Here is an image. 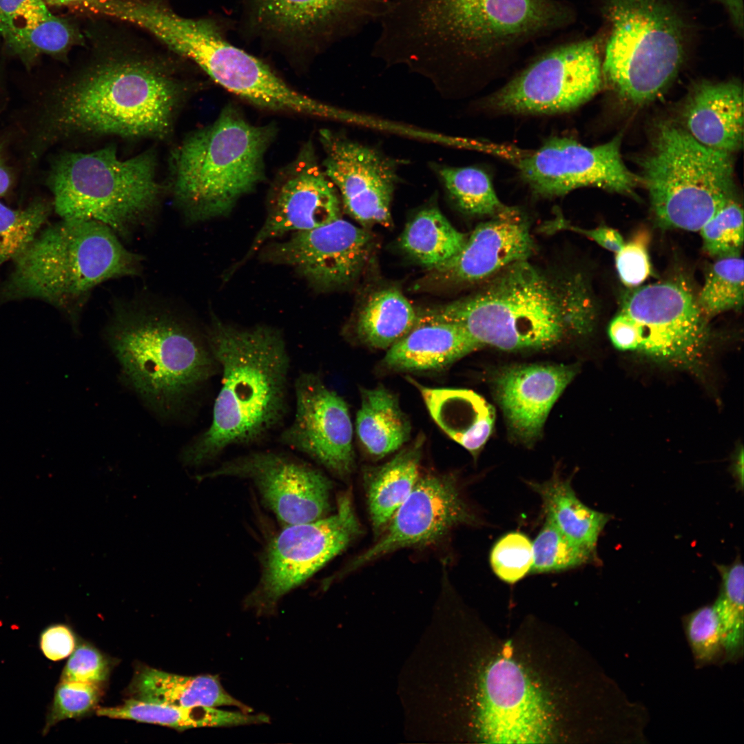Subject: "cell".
Listing matches in <instances>:
<instances>
[{"mask_svg":"<svg viewBox=\"0 0 744 744\" xmlns=\"http://www.w3.org/2000/svg\"><path fill=\"white\" fill-rule=\"evenodd\" d=\"M421 393L433 420L476 457L493 429L495 411L483 397L465 389L431 388L407 378Z\"/></svg>","mask_w":744,"mask_h":744,"instance_id":"28","label":"cell"},{"mask_svg":"<svg viewBox=\"0 0 744 744\" xmlns=\"http://www.w3.org/2000/svg\"><path fill=\"white\" fill-rule=\"evenodd\" d=\"M187 87L158 61L116 56L92 65L41 97L28 140L34 167L52 144L76 134L163 138Z\"/></svg>","mask_w":744,"mask_h":744,"instance_id":"3","label":"cell"},{"mask_svg":"<svg viewBox=\"0 0 744 744\" xmlns=\"http://www.w3.org/2000/svg\"><path fill=\"white\" fill-rule=\"evenodd\" d=\"M52 208V203L40 197L22 209H12L0 202V266L14 260L30 245Z\"/></svg>","mask_w":744,"mask_h":744,"instance_id":"39","label":"cell"},{"mask_svg":"<svg viewBox=\"0 0 744 744\" xmlns=\"http://www.w3.org/2000/svg\"><path fill=\"white\" fill-rule=\"evenodd\" d=\"M360 393L356 433L365 450L381 458L398 450L409 440L411 424L397 397L384 386L362 389Z\"/></svg>","mask_w":744,"mask_h":744,"instance_id":"33","label":"cell"},{"mask_svg":"<svg viewBox=\"0 0 744 744\" xmlns=\"http://www.w3.org/2000/svg\"><path fill=\"white\" fill-rule=\"evenodd\" d=\"M480 347L458 325L419 318L417 324L387 349L383 363L401 371L442 370Z\"/></svg>","mask_w":744,"mask_h":744,"instance_id":"27","label":"cell"},{"mask_svg":"<svg viewBox=\"0 0 744 744\" xmlns=\"http://www.w3.org/2000/svg\"><path fill=\"white\" fill-rule=\"evenodd\" d=\"M50 12L43 0H0V35L7 42L19 28Z\"/></svg>","mask_w":744,"mask_h":744,"instance_id":"48","label":"cell"},{"mask_svg":"<svg viewBox=\"0 0 744 744\" xmlns=\"http://www.w3.org/2000/svg\"><path fill=\"white\" fill-rule=\"evenodd\" d=\"M423 436H418L386 464L365 475L369 514L376 534L382 533L419 478Z\"/></svg>","mask_w":744,"mask_h":744,"instance_id":"30","label":"cell"},{"mask_svg":"<svg viewBox=\"0 0 744 744\" xmlns=\"http://www.w3.org/2000/svg\"><path fill=\"white\" fill-rule=\"evenodd\" d=\"M707 320L683 281H665L627 291L608 334L621 351L695 371L708 344Z\"/></svg>","mask_w":744,"mask_h":744,"instance_id":"13","label":"cell"},{"mask_svg":"<svg viewBox=\"0 0 744 744\" xmlns=\"http://www.w3.org/2000/svg\"><path fill=\"white\" fill-rule=\"evenodd\" d=\"M433 167L448 194L464 212L495 217L514 210L500 201L489 176L481 169L435 164Z\"/></svg>","mask_w":744,"mask_h":744,"instance_id":"36","label":"cell"},{"mask_svg":"<svg viewBox=\"0 0 744 744\" xmlns=\"http://www.w3.org/2000/svg\"><path fill=\"white\" fill-rule=\"evenodd\" d=\"M12 183V172L6 163L2 147L0 145V196H4L9 191Z\"/></svg>","mask_w":744,"mask_h":744,"instance_id":"52","label":"cell"},{"mask_svg":"<svg viewBox=\"0 0 744 744\" xmlns=\"http://www.w3.org/2000/svg\"><path fill=\"white\" fill-rule=\"evenodd\" d=\"M388 0H247L246 24L260 39L318 52L379 21Z\"/></svg>","mask_w":744,"mask_h":744,"instance_id":"16","label":"cell"},{"mask_svg":"<svg viewBox=\"0 0 744 744\" xmlns=\"http://www.w3.org/2000/svg\"><path fill=\"white\" fill-rule=\"evenodd\" d=\"M722 578L721 593L713 605L720 623L723 648L734 659L743 643L744 568L739 559L731 565L717 566Z\"/></svg>","mask_w":744,"mask_h":744,"instance_id":"38","label":"cell"},{"mask_svg":"<svg viewBox=\"0 0 744 744\" xmlns=\"http://www.w3.org/2000/svg\"><path fill=\"white\" fill-rule=\"evenodd\" d=\"M322 167L346 211L362 225L391 223V203L398 181L397 161L374 147L329 129L319 132Z\"/></svg>","mask_w":744,"mask_h":744,"instance_id":"19","label":"cell"},{"mask_svg":"<svg viewBox=\"0 0 744 744\" xmlns=\"http://www.w3.org/2000/svg\"><path fill=\"white\" fill-rule=\"evenodd\" d=\"M339 196L319 163L313 143H304L296 158L276 176L267 216L241 262L271 240L340 218Z\"/></svg>","mask_w":744,"mask_h":744,"instance_id":"21","label":"cell"},{"mask_svg":"<svg viewBox=\"0 0 744 744\" xmlns=\"http://www.w3.org/2000/svg\"><path fill=\"white\" fill-rule=\"evenodd\" d=\"M372 237L341 218L322 227L294 232L282 242L267 244L261 259L293 268L316 289L344 286L369 258Z\"/></svg>","mask_w":744,"mask_h":744,"instance_id":"23","label":"cell"},{"mask_svg":"<svg viewBox=\"0 0 744 744\" xmlns=\"http://www.w3.org/2000/svg\"><path fill=\"white\" fill-rule=\"evenodd\" d=\"M99 716L112 719H130L142 723L158 724L184 730L204 727H229L268 723L265 714L249 715L245 712L220 710L215 707H180L129 699L113 707H101Z\"/></svg>","mask_w":744,"mask_h":744,"instance_id":"32","label":"cell"},{"mask_svg":"<svg viewBox=\"0 0 744 744\" xmlns=\"http://www.w3.org/2000/svg\"><path fill=\"white\" fill-rule=\"evenodd\" d=\"M576 374L572 366L524 364L506 367L493 380L496 399L519 440L537 438L553 404Z\"/></svg>","mask_w":744,"mask_h":744,"instance_id":"25","label":"cell"},{"mask_svg":"<svg viewBox=\"0 0 744 744\" xmlns=\"http://www.w3.org/2000/svg\"><path fill=\"white\" fill-rule=\"evenodd\" d=\"M682 127L695 141L715 151L732 154L743 140V93L734 81H703L684 103Z\"/></svg>","mask_w":744,"mask_h":744,"instance_id":"26","label":"cell"},{"mask_svg":"<svg viewBox=\"0 0 744 744\" xmlns=\"http://www.w3.org/2000/svg\"><path fill=\"white\" fill-rule=\"evenodd\" d=\"M621 138L619 134L604 144L587 147L572 138H553L519 157L516 165L529 187L544 196L584 187L632 194L641 180L623 161Z\"/></svg>","mask_w":744,"mask_h":744,"instance_id":"17","label":"cell"},{"mask_svg":"<svg viewBox=\"0 0 744 744\" xmlns=\"http://www.w3.org/2000/svg\"><path fill=\"white\" fill-rule=\"evenodd\" d=\"M99 695V685L61 681L55 692L48 727L85 714L97 703Z\"/></svg>","mask_w":744,"mask_h":744,"instance_id":"45","label":"cell"},{"mask_svg":"<svg viewBox=\"0 0 744 744\" xmlns=\"http://www.w3.org/2000/svg\"><path fill=\"white\" fill-rule=\"evenodd\" d=\"M476 521L452 475H424L417 479L380 539L353 558L339 575H347L397 549L434 542L456 526Z\"/></svg>","mask_w":744,"mask_h":744,"instance_id":"20","label":"cell"},{"mask_svg":"<svg viewBox=\"0 0 744 744\" xmlns=\"http://www.w3.org/2000/svg\"><path fill=\"white\" fill-rule=\"evenodd\" d=\"M727 8L734 24L739 30L743 28V0H718Z\"/></svg>","mask_w":744,"mask_h":744,"instance_id":"51","label":"cell"},{"mask_svg":"<svg viewBox=\"0 0 744 744\" xmlns=\"http://www.w3.org/2000/svg\"><path fill=\"white\" fill-rule=\"evenodd\" d=\"M533 563L530 573L561 572L593 561L596 553L570 541L547 518L533 542Z\"/></svg>","mask_w":744,"mask_h":744,"instance_id":"41","label":"cell"},{"mask_svg":"<svg viewBox=\"0 0 744 744\" xmlns=\"http://www.w3.org/2000/svg\"><path fill=\"white\" fill-rule=\"evenodd\" d=\"M108 663L93 647L82 644L71 654L61 675V681L100 685L108 674Z\"/></svg>","mask_w":744,"mask_h":744,"instance_id":"46","label":"cell"},{"mask_svg":"<svg viewBox=\"0 0 744 744\" xmlns=\"http://www.w3.org/2000/svg\"><path fill=\"white\" fill-rule=\"evenodd\" d=\"M156 171L152 152L121 159L107 146L57 155L47 184L61 219L99 222L127 238L148 225L158 209L163 188Z\"/></svg>","mask_w":744,"mask_h":744,"instance_id":"9","label":"cell"},{"mask_svg":"<svg viewBox=\"0 0 744 744\" xmlns=\"http://www.w3.org/2000/svg\"><path fill=\"white\" fill-rule=\"evenodd\" d=\"M418 318L399 290L384 289L373 293L360 311L356 333L365 344L388 349L417 324Z\"/></svg>","mask_w":744,"mask_h":744,"instance_id":"34","label":"cell"},{"mask_svg":"<svg viewBox=\"0 0 744 744\" xmlns=\"http://www.w3.org/2000/svg\"><path fill=\"white\" fill-rule=\"evenodd\" d=\"M467 236L455 228L434 207L420 211L407 224L400 240L402 250L430 270L454 256L464 245Z\"/></svg>","mask_w":744,"mask_h":744,"instance_id":"35","label":"cell"},{"mask_svg":"<svg viewBox=\"0 0 744 744\" xmlns=\"http://www.w3.org/2000/svg\"><path fill=\"white\" fill-rule=\"evenodd\" d=\"M154 34L221 87L258 107L304 116H336L335 110L296 91L262 61L229 43L209 19H187L167 12L158 20Z\"/></svg>","mask_w":744,"mask_h":744,"instance_id":"12","label":"cell"},{"mask_svg":"<svg viewBox=\"0 0 744 744\" xmlns=\"http://www.w3.org/2000/svg\"><path fill=\"white\" fill-rule=\"evenodd\" d=\"M735 465L736 474H737L738 479L741 481V484H743V449H741L740 453H738Z\"/></svg>","mask_w":744,"mask_h":744,"instance_id":"54","label":"cell"},{"mask_svg":"<svg viewBox=\"0 0 744 744\" xmlns=\"http://www.w3.org/2000/svg\"><path fill=\"white\" fill-rule=\"evenodd\" d=\"M534 249L528 223L514 209L479 224L455 256L432 269L433 276L450 284L486 280L513 263L528 260Z\"/></svg>","mask_w":744,"mask_h":744,"instance_id":"24","label":"cell"},{"mask_svg":"<svg viewBox=\"0 0 744 744\" xmlns=\"http://www.w3.org/2000/svg\"><path fill=\"white\" fill-rule=\"evenodd\" d=\"M360 532L349 491L339 497L333 515L284 526L265 549L259 582L245 599V606L258 614L274 612L285 595L338 555Z\"/></svg>","mask_w":744,"mask_h":744,"instance_id":"14","label":"cell"},{"mask_svg":"<svg viewBox=\"0 0 744 744\" xmlns=\"http://www.w3.org/2000/svg\"><path fill=\"white\" fill-rule=\"evenodd\" d=\"M645 237L639 236L625 243L616 254L615 265L621 282L630 287H637L651 272Z\"/></svg>","mask_w":744,"mask_h":744,"instance_id":"47","label":"cell"},{"mask_svg":"<svg viewBox=\"0 0 744 744\" xmlns=\"http://www.w3.org/2000/svg\"><path fill=\"white\" fill-rule=\"evenodd\" d=\"M46 3L58 6H80L85 0H45Z\"/></svg>","mask_w":744,"mask_h":744,"instance_id":"53","label":"cell"},{"mask_svg":"<svg viewBox=\"0 0 744 744\" xmlns=\"http://www.w3.org/2000/svg\"><path fill=\"white\" fill-rule=\"evenodd\" d=\"M75 648V639L66 626L56 625L46 629L41 637V648L52 661H59L70 655Z\"/></svg>","mask_w":744,"mask_h":744,"instance_id":"50","label":"cell"},{"mask_svg":"<svg viewBox=\"0 0 744 744\" xmlns=\"http://www.w3.org/2000/svg\"><path fill=\"white\" fill-rule=\"evenodd\" d=\"M544 227L545 231H547L568 230L580 234L592 240L603 248L615 254L619 252L625 244L620 233L617 229L608 226L583 229L575 226L560 217L550 222Z\"/></svg>","mask_w":744,"mask_h":744,"instance_id":"49","label":"cell"},{"mask_svg":"<svg viewBox=\"0 0 744 744\" xmlns=\"http://www.w3.org/2000/svg\"><path fill=\"white\" fill-rule=\"evenodd\" d=\"M490 562L498 578L506 583H515L530 572L533 563V542L521 533H507L492 548Z\"/></svg>","mask_w":744,"mask_h":744,"instance_id":"43","label":"cell"},{"mask_svg":"<svg viewBox=\"0 0 744 744\" xmlns=\"http://www.w3.org/2000/svg\"><path fill=\"white\" fill-rule=\"evenodd\" d=\"M205 338L222 371L221 388L210 426L182 453L187 466L204 465L230 446L260 443L288 409L290 358L280 331L240 328L213 316Z\"/></svg>","mask_w":744,"mask_h":744,"instance_id":"5","label":"cell"},{"mask_svg":"<svg viewBox=\"0 0 744 744\" xmlns=\"http://www.w3.org/2000/svg\"><path fill=\"white\" fill-rule=\"evenodd\" d=\"M641 166L661 227L699 231L734 198L732 154L703 146L682 127L661 124Z\"/></svg>","mask_w":744,"mask_h":744,"instance_id":"11","label":"cell"},{"mask_svg":"<svg viewBox=\"0 0 744 744\" xmlns=\"http://www.w3.org/2000/svg\"><path fill=\"white\" fill-rule=\"evenodd\" d=\"M703 249L716 258L740 254L743 244V212L734 198L699 230Z\"/></svg>","mask_w":744,"mask_h":744,"instance_id":"42","label":"cell"},{"mask_svg":"<svg viewBox=\"0 0 744 744\" xmlns=\"http://www.w3.org/2000/svg\"><path fill=\"white\" fill-rule=\"evenodd\" d=\"M597 37L565 41L546 50L494 94L489 104L512 114L572 111L601 89L602 59Z\"/></svg>","mask_w":744,"mask_h":744,"instance_id":"15","label":"cell"},{"mask_svg":"<svg viewBox=\"0 0 744 744\" xmlns=\"http://www.w3.org/2000/svg\"><path fill=\"white\" fill-rule=\"evenodd\" d=\"M697 299L703 315L711 318L743 304L744 269L740 254L716 258Z\"/></svg>","mask_w":744,"mask_h":744,"instance_id":"37","label":"cell"},{"mask_svg":"<svg viewBox=\"0 0 744 744\" xmlns=\"http://www.w3.org/2000/svg\"><path fill=\"white\" fill-rule=\"evenodd\" d=\"M106 333L128 383L163 415L177 411L219 368L205 338L163 304H115Z\"/></svg>","mask_w":744,"mask_h":744,"instance_id":"6","label":"cell"},{"mask_svg":"<svg viewBox=\"0 0 744 744\" xmlns=\"http://www.w3.org/2000/svg\"><path fill=\"white\" fill-rule=\"evenodd\" d=\"M131 690L135 699L180 707L235 706L249 713L252 709L223 688L217 675L183 676L154 668H141Z\"/></svg>","mask_w":744,"mask_h":744,"instance_id":"29","label":"cell"},{"mask_svg":"<svg viewBox=\"0 0 744 744\" xmlns=\"http://www.w3.org/2000/svg\"><path fill=\"white\" fill-rule=\"evenodd\" d=\"M232 477L251 481L283 526L324 517L331 483L319 470L285 453L254 451L222 463L196 478Z\"/></svg>","mask_w":744,"mask_h":744,"instance_id":"18","label":"cell"},{"mask_svg":"<svg viewBox=\"0 0 744 744\" xmlns=\"http://www.w3.org/2000/svg\"><path fill=\"white\" fill-rule=\"evenodd\" d=\"M76 38L68 22L50 12L19 28L6 43L28 64L41 54L65 51Z\"/></svg>","mask_w":744,"mask_h":744,"instance_id":"40","label":"cell"},{"mask_svg":"<svg viewBox=\"0 0 744 744\" xmlns=\"http://www.w3.org/2000/svg\"><path fill=\"white\" fill-rule=\"evenodd\" d=\"M486 281L473 294L422 318L455 324L482 347L504 351L551 347L595 327V303L579 273L548 272L525 260Z\"/></svg>","mask_w":744,"mask_h":744,"instance_id":"4","label":"cell"},{"mask_svg":"<svg viewBox=\"0 0 744 744\" xmlns=\"http://www.w3.org/2000/svg\"><path fill=\"white\" fill-rule=\"evenodd\" d=\"M527 484L541 497L546 518L575 544L596 553L599 536L610 517L586 506L577 497L570 481L557 473L544 482Z\"/></svg>","mask_w":744,"mask_h":744,"instance_id":"31","label":"cell"},{"mask_svg":"<svg viewBox=\"0 0 744 744\" xmlns=\"http://www.w3.org/2000/svg\"><path fill=\"white\" fill-rule=\"evenodd\" d=\"M686 633L693 654L699 661H712L723 648L720 623L713 606L699 608L688 617Z\"/></svg>","mask_w":744,"mask_h":744,"instance_id":"44","label":"cell"},{"mask_svg":"<svg viewBox=\"0 0 744 744\" xmlns=\"http://www.w3.org/2000/svg\"><path fill=\"white\" fill-rule=\"evenodd\" d=\"M294 417L278 437L340 477L354 466L353 426L346 402L321 378L304 372L295 381Z\"/></svg>","mask_w":744,"mask_h":744,"instance_id":"22","label":"cell"},{"mask_svg":"<svg viewBox=\"0 0 744 744\" xmlns=\"http://www.w3.org/2000/svg\"><path fill=\"white\" fill-rule=\"evenodd\" d=\"M0 302L39 299L75 320L90 294L110 280L139 275L143 258L99 222L63 220L45 228L14 260Z\"/></svg>","mask_w":744,"mask_h":744,"instance_id":"7","label":"cell"},{"mask_svg":"<svg viewBox=\"0 0 744 744\" xmlns=\"http://www.w3.org/2000/svg\"><path fill=\"white\" fill-rule=\"evenodd\" d=\"M466 623L452 692L463 738L573 741L579 711L573 641L530 619L504 637L476 617Z\"/></svg>","mask_w":744,"mask_h":744,"instance_id":"1","label":"cell"},{"mask_svg":"<svg viewBox=\"0 0 744 744\" xmlns=\"http://www.w3.org/2000/svg\"><path fill=\"white\" fill-rule=\"evenodd\" d=\"M609 25L603 79L623 99L643 104L676 74L684 56V21L670 0H598Z\"/></svg>","mask_w":744,"mask_h":744,"instance_id":"10","label":"cell"},{"mask_svg":"<svg viewBox=\"0 0 744 744\" xmlns=\"http://www.w3.org/2000/svg\"><path fill=\"white\" fill-rule=\"evenodd\" d=\"M566 0H388L372 55L441 93L471 70L507 59L573 25Z\"/></svg>","mask_w":744,"mask_h":744,"instance_id":"2","label":"cell"},{"mask_svg":"<svg viewBox=\"0 0 744 744\" xmlns=\"http://www.w3.org/2000/svg\"><path fill=\"white\" fill-rule=\"evenodd\" d=\"M273 124L256 125L232 105L211 124L189 134L172 158L175 203L190 223L229 214L265 178V154Z\"/></svg>","mask_w":744,"mask_h":744,"instance_id":"8","label":"cell"}]
</instances>
